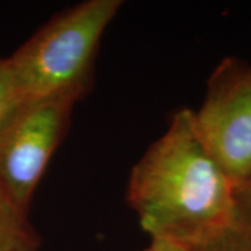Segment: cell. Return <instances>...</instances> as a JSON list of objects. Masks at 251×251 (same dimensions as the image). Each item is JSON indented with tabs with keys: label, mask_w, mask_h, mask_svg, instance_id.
<instances>
[{
	"label": "cell",
	"mask_w": 251,
	"mask_h": 251,
	"mask_svg": "<svg viewBox=\"0 0 251 251\" xmlns=\"http://www.w3.org/2000/svg\"><path fill=\"white\" fill-rule=\"evenodd\" d=\"M234 187L200 141L193 110L183 108L135 163L127 200L151 240L187 249L232 224Z\"/></svg>",
	"instance_id": "cell-1"
},
{
	"label": "cell",
	"mask_w": 251,
	"mask_h": 251,
	"mask_svg": "<svg viewBox=\"0 0 251 251\" xmlns=\"http://www.w3.org/2000/svg\"><path fill=\"white\" fill-rule=\"evenodd\" d=\"M120 0H87L50 18L9 56L24 99L84 95L100 38Z\"/></svg>",
	"instance_id": "cell-2"
},
{
	"label": "cell",
	"mask_w": 251,
	"mask_h": 251,
	"mask_svg": "<svg viewBox=\"0 0 251 251\" xmlns=\"http://www.w3.org/2000/svg\"><path fill=\"white\" fill-rule=\"evenodd\" d=\"M80 98L57 94L23 99L0 126V183L25 211Z\"/></svg>",
	"instance_id": "cell-3"
},
{
	"label": "cell",
	"mask_w": 251,
	"mask_h": 251,
	"mask_svg": "<svg viewBox=\"0 0 251 251\" xmlns=\"http://www.w3.org/2000/svg\"><path fill=\"white\" fill-rule=\"evenodd\" d=\"M201 144L234 186L251 180V66L225 57L206 82L205 98L193 110Z\"/></svg>",
	"instance_id": "cell-4"
},
{
	"label": "cell",
	"mask_w": 251,
	"mask_h": 251,
	"mask_svg": "<svg viewBox=\"0 0 251 251\" xmlns=\"http://www.w3.org/2000/svg\"><path fill=\"white\" fill-rule=\"evenodd\" d=\"M41 236L29 211L18 205L0 183V251H38Z\"/></svg>",
	"instance_id": "cell-5"
},
{
	"label": "cell",
	"mask_w": 251,
	"mask_h": 251,
	"mask_svg": "<svg viewBox=\"0 0 251 251\" xmlns=\"http://www.w3.org/2000/svg\"><path fill=\"white\" fill-rule=\"evenodd\" d=\"M186 251H251V234L232 222Z\"/></svg>",
	"instance_id": "cell-6"
},
{
	"label": "cell",
	"mask_w": 251,
	"mask_h": 251,
	"mask_svg": "<svg viewBox=\"0 0 251 251\" xmlns=\"http://www.w3.org/2000/svg\"><path fill=\"white\" fill-rule=\"evenodd\" d=\"M23 99L9 57H0V126Z\"/></svg>",
	"instance_id": "cell-7"
},
{
	"label": "cell",
	"mask_w": 251,
	"mask_h": 251,
	"mask_svg": "<svg viewBox=\"0 0 251 251\" xmlns=\"http://www.w3.org/2000/svg\"><path fill=\"white\" fill-rule=\"evenodd\" d=\"M232 222L251 234V180L234 187Z\"/></svg>",
	"instance_id": "cell-8"
},
{
	"label": "cell",
	"mask_w": 251,
	"mask_h": 251,
	"mask_svg": "<svg viewBox=\"0 0 251 251\" xmlns=\"http://www.w3.org/2000/svg\"><path fill=\"white\" fill-rule=\"evenodd\" d=\"M144 251H186V249L163 240H151V244Z\"/></svg>",
	"instance_id": "cell-9"
}]
</instances>
